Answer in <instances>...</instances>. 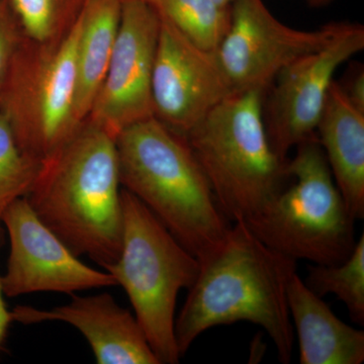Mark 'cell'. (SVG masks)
Instances as JSON below:
<instances>
[{
	"instance_id": "cell-1",
	"label": "cell",
	"mask_w": 364,
	"mask_h": 364,
	"mask_svg": "<svg viewBox=\"0 0 364 364\" xmlns=\"http://www.w3.org/2000/svg\"><path fill=\"white\" fill-rule=\"evenodd\" d=\"M198 259V277L174 326L181 358L210 328L250 322L267 333L280 363H291L296 336L287 289L296 261L268 247L241 221Z\"/></svg>"
},
{
	"instance_id": "cell-2",
	"label": "cell",
	"mask_w": 364,
	"mask_h": 364,
	"mask_svg": "<svg viewBox=\"0 0 364 364\" xmlns=\"http://www.w3.org/2000/svg\"><path fill=\"white\" fill-rule=\"evenodd\" d=\"M41 221L72 252L102 268L121 253L122 184L116 138L86 119L42 163L26 196Z\"/></svg>"
},
{
	"instance_id": "cell-3",
	"label": "cell",
	"mask_w": 364,
	"mask_h": 364,
	"mask_svg": "<svg viewBox=\"0 0 364 364\" xmlns=\"http://www.w3.org/2000/svg\"><path fill=\"white\" fill-rule=\"evenodd\" d=\"M122 188L146 205L196 258L230 228L186 136L152 117L116 136Z\"/></svg>"
},
{
	"instance_id": "cell-4",
	"label": "cell",
	"mask_w": 364,
	"mask_h": 364,
	"mask_svg": "<svg viewBox=\"0 0 364 364\" xmlns=\"http://www.w3.org/2000/svg\"><path fill=\"white\" fill-rule=\"evenodd\" d=\"M264 92L234 90L184 136L230 222L255 217L287 178L268 138Z\"/></svg>"
},
{
	"instance_id": "cell-5",
	"label": "cell",
	"mask_w": 364,
	"mask_h": 364,
	"mask_svg": "<svg viewBox=\"0 0 364 364\" xmlns=\"http://www.w3.org/2000/svg\"><path fill=\"white\" fill-rule=\"evenodd\" d=\"M296 148L286 166L293 183L244 223L265 245L296 262L338 264L355 246V219L335 183L317 136Z\"/></svg>"
},
{
	"instance_id": "cell-6",
	"label": "cell",
	"mask_w": 364,
	"mask_h": 364,
	"mask_svg": "<svg viewBox=\"0 0 364 364\" xmlns=\"http://www.w3.org/2000/svg\"><path fill=\"white\" fill-rule=\"evenodd\" d=\"M121 253L105 268L128 294L135 317L160 364H176V306L191 289L200 262L140 200L122 188Z\"/></svg>"
},
{
	"instance_id": "cell-7",
	"label": "cell",
	"mask_w": 364,
	"mask_h": 364,
	"mask_svg": "<svg viewBox=\"0 0 364 364\" xmlns=\"http://www.w3.org/2000/svg\"><path fill=\"white\" fill-rule=\"evenodd\" d=\"M80 16L61 39L23 38L0 88V112L21 151L49 159L82 126L76 107V50Z\"/></svg>"
},
{
	"instance_id": "cell-8",
	"label": "cell",
	"mask_w": 364,
	"mask_h": 364,
	"mask_svg": "<svg viewBox=\"0 0 364 364\" xmlns=\"http://www.w3.org/2000/svg\"><path fill=\"white\" fill-rule=\"evenodd\" d=\"M343 25L296 30L277 20L263 0H234L218 58L234 90H267L284 67L324 47Z\"/></svg>"
},
{
	"instance_id": "cell-9",
	"label": "cell",
	"mask_w": 364,
	"mask_h": 364,
	"mask_svg": "<svg viewBox=\"0 0 364 364\" xmlns=\"http://www.w3.org/2000/svg\"><path fill=\"white\" fill-rule=\"evenodd\" d=\"M363 49V26L344 23L327 45L277 74L263 116L270 144L280 159L287 161L289 151L316 136L334 74Z\"/></svg>"
},
{
	"instance_id": "cell-10",
	"label": "cell",
	"mask_w": 364,
	"mask_h": 364,
	"mask_svg": "<svg viewBox=\"0 0 364 364\" xmlns=\"http://www.w3.org/2000/svg\"><path fill=\"white\" fill-rule=\"evenodd\" d=\"M160 23L145 0L122 2L116 45L87 117L114 138L131 124L154 117L152 77Z\"/></svg>"
},
{
	"instance_id": "cell-11",
	"label": "cell",
	"mask_w": 364,
	"mask_h": 364,
	"mask_svg": "<svg viewBox=\"0 0 364 364\" xmlns=\"http://www.w3.org/2000/svg\"><path fill=\"white\" fill-rule=\"evenodd\" d=\"M11 242L6 272L1 277L9 298L40 291L74 294L117 287L111 273L100 272L78 259L65 243L33 212L26 198L11 203L4 215Z\"/></svg>"
},
{
	"instance_id": "cell-12",
	"label": "cell",
	"mask_w": 364,
	"mask_h": 364,
	"mask_svg": "<svg viewBox=\"0 0 364 364\" xmlns=\"http://www.w3.org/2000/svg\"><path fill=\"white\" fill-rule=\"evenodd\" d=\"M160 21L152 77L153 112L161 123L186 136L234 88L217 51L198 47L167 21Z\"/></svg>"
},
{
	"instance_id": "cell-13",
	"label": "cell",
	"mask_w": 364,
	"mask_h": 364,
	"mask_svg": "<svg viewBox=\"0 0 364 364\" xmlns=\"http://www.w3.org/2000/svg\"><path fill=\"white\" fill-rule=\"evenodd\" d=\"M14 321L26 325L67 323L87 340L98 364H160L135 315L117 305L109 294L78 296L52 310L16 306Z\"/></svg>"
},
{
	"instance_id": "cell-14",
	"label": "cell",
	"mask_w": 364,
	"mask_h": 364,
	"mask_svg": "<svg viewBox=\"0 0 364 364\" xmlns=\"http://www.w3.org/2000/svg\"><path fill=\"white\" fill-rule=\"evenodd\" d=\"M316 136L335 183L355 220L364 218V112L333 81Z\"/></svg>"
},
{
	"instance_id": "cell-15",
	"label": "cell",
	"mask_w": 364,
	"mask_h": 364,
	"mask_svg": "<svg viewBox=\"0 0 364 364\" xmlns=\"http://www.w3.org/2000/svg\"><path fill=\"white\" fill-rule=\"evenodd\" d=\"M287 306L299 341L301 364H361L364 332L340 320L323 298L314 294L298 270L287 284Z\"/></svg>"
},
{
	"instance_id": "cell-16",
	"label": "cell",
	"mask_w": 364,
	"mask_h": 364,
	"mask_svg": "<svg viewBox=\"0 0 364 364\" xmlns=\"http://www.w3.org/2000/svg\"><path fill=\"white\" fill-rule=\"evenodd\" d=\"M121 0H86L76 50V107L81 124L90 116L119 32Z\"/></svg>"
},
{
	"instance_id": "cell-17",
	"label": "cell",
	"mask_w": 364,
	"mask_h": 364,
	"mask_svg": "<svg viewBox=\"0 0 364 364\" xmlns=\"http://www.w3.org/2000/svg\"><path fill=\"white\" fill-rule=\"evenodd\" d=\"M160 18L189 42L207 51H217L229 30L231 6L215 0H146Z\"/></svg>"
},
{
	"instance_id": "cell-18",
	"label": "cell",
	"mask_w": 364,
	"mask_h": 364,
	"mask_svg": "<svg viewBox=\"0 0 364 364\" xmlns=\"http://www.w3.org/2000/svg\"><path fill=\"white\" fill-rule=\"evenodd\" d=\"M306 286L317 296L334 294L343 301L355 324L364 325V236L356 241L350 255L338 264L308 267Z\"/></svg>"
},
{
	"instance_id": "cell-19",
	"label": "cell",
	"mask_w": 364,
	"mask_h": 364,
	"mask_svg": "<svg viewBox=\"0 0 364 364\" xmlns=\"http://www.w3.org/2000/svg\"><path fill=\"white\" fill-rule=\"evenodd\" d=\"M25 39L52 42L73 28L86 0H9Z\"/></svg>"
},
{
	"instance_id": "cell-20",
	"label": "cell",
	"mask_w": 364,
	"mask_h": 364,
	"mask_svg": "<svg viewBox=\"0 0 364 364\" xmlns=\"http://www.w3.org/2000/svg\"><path fill=\"white\" fill-rule=\"evenodd\" d=\"M41 166L21 151L0 112V223L7 208L32 191Z\"/></svg>"
},
{
	"instance_id": "cell-21",
	"label": "cell",
	"mask_w": 364,
	"mask_h": 364,
	"mask_svg": "<svg viewBox=\"0 0 364 364\" xmlns=\"http://www.w3.org/2000/svg\"><path fill=\"white\" fill-rule=\"evenodd\" d=\"M23 38L9 0H2L0 1V88Z\"/></svg>"
},
{
	"instance_id": "cell-22",
	"label": "cell",
	"mask_w": 364,
	"mask_h": 364,
	"mask_svg": "<svg viewBox=\"0 0 364 364\" xmlns=\"http://www.w3.org/2000/svg\"><path fill=\"white\" fill-rule=\"evenodd\" d=\"M344 92L349 100L360 111L364 112V72L363 68H358L347 80L346 85H342Z\"/></svg>"
},
{
	"instance_id": "cell-23",
	"label": "cell",
	"mask_w": 364,
	"mask_h": 364,
	"mask_svg": "<svg viewBox=\"0 0 364 364\" xmlns=\"http://www.w3.org/2000/svg\"><path fill=\"white\" fill-rule=\"evenodd\" d=\"M4 293L2 289L1 277H0V348L6 336L7 329L11 322H14L13 313L7 310L4 299Z\"/></svg>"
},
{
	"instance_id": "cell-24",
	"label": "cell",
	"mask_w": 364,
	"mask_h": 364,
	"mask_svg": "<svg viewBox=\"0 0 364 364\" xmlns=\"http://www.w3.org/2000/svg\"><path fill=\"white\" fill-rule=\"evenodd\" d=\"M332 0H306L309 4L313 7H321L327 6Z\"/></svg>"
},
{
	"instance_id": "cell-25",
	"label": "cell",
	"mask_w": 364,
	"mask_h": 364,
	"mask_svg": "<svg viewBox=\"0 0 364 364\" xmlns=\"http://www.w3.org/2000/svg\"><path fill=\"white\" fill-rule=\"evenodd\" d=\"M215 1L217 2L218 4H220V6H230L234 0H215Z\"/></svg>"
},
{
	"instance_id": "cell-26",
	"label": "cell",
	"mask_w": 364,
	"mask_h": 364,
	"mask_svg": "<svg viewBox=\"0 0 364 364\" xmlns=\"http://www.w3.org/2000/svg\"><path fill=\"white\" fill-rule=\"evenodd\" d=\"M121 1H122V2H123V1H127V0H121ZM145 1H146V0H145Z\"/></svg>"
},
{
	"instance_id": "cell-27",
	"label": "cell",
	"mask_w": 364,
	"mask_h": 364,
	"mask_svg": "<svg viewBox=\"0 0 364 364\" xmlns=\"http://www.w3.org/2000/svg\"><path fill=\"white\" fill-rule=\"evenodd\" d=\"M0 1H2V0H0Z\"/></svg>"
}]
</instances>
